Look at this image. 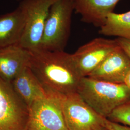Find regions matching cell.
<instances>
[{
	"label": "cell",
	"mask_w": 130,
	"mask_h": 130,
	"mask_svg": "<svg viewBox=\"0 0 130 130\" xmlns=\"http://www.w3.org/2000/svg\"><path fill=\"white\" fill-rule=\"evenodd\" d=\"M74 11V0H57L52 5L39 49L49 51H64L70 35Z\"/></svg>",
	"instance_id": "3"
},
{
	"label": "cell",
	"mask_w": 130,
	"mask_h": 130,
	"mask_svg": "<svg viewBox=\"0 0 130 130\" xmlns=\"http://www.w3.org/2000/svg\"><path fill=\"white\" fill-rule=\"evenodd\" d=\"M28 107L11 83L0 78V130H26Z\"/></svg>",
	"instance_id": "6"
},
{
	"label": "cell",
	"mask_w": 130,
	"mask_h": 130,
	"mask_svg": "<svg viewBox=\"0 0 130 130\" xmlns=\"http://www.w3.org/2000/svg\"><path fill=\"white\" fill-rule=\"evenodd\" d=\"M57 0H21L26 17L23 33L18 44L29 51L39 49L50 8Z\"/></svg>",
	"instance_id": "5"
},
{
	"label": "cell",
	"mask_w": 130,
	"mask_h": 130,
	"mask_svg": "<svg viewBox=\"0 0 130 130\" xmlns=\"http://www.w3.org/2000/svg\"><path fill=\"white\" fill-rule=\"evenodd\" d=\"M99 28V33L103 35L130 39V11L123 14L110 13Z\"/></svg>",
	"instance_id": "14"
},
{
	"label": "cell",
	"mask_w": 130,
	"mask_h": 130,
	"mask_svg": "<svg viewBox=\"0 0 130 130\" xmlns=\"http://www.w3.org/2000/svg\"><path fill=\"white\" fill-rule=\"evenodd\" d=\"M124 84L130 89V70L126 76Z\"/></svg>",
	"instance_id": "18"
},
{
	"label": "cell",
	"mask_w": 130,
	"mask_h": 130,
	"mask_svg": "<svg viewBox=\"0 0 130 130\" xmlns=\"http://www.w3.org/2000/svg\"><path fill=\"white\" fill-rule=\"evenodd\" d=\"M130 70V58L119 45L88 76L115 84H124Z\"/></svg>",
	"instance_id": "9"
},
{
	"label": "cell",
	"mask_w": 130,
	"mask_h": 130,
	"mask_svg": "<svg viewBox=\"0 0 130 130\" xmlns=\"http://www.w3.org/2000/svg\"><path fill=\"white\" fill-rule=\"evenodd\" d=\"M107 119L116 123L130 126V99L117 107Z\"/></svg>",
	"instance_id": "15"
},
{
	"label": "cell",
	"mask_w": 130,
	"mask_h": 130,
	"mask_svg": "<svg viewBox=\"0 0 130 130\" xmlns=\"http://www.w3.org/2000/svg\"><path fill=\"white\" fill-rule=\"evenodd\" d=\"M28 107L26 130H69L62 107V96L52 93Z\"/></svg>",
	"instance_id": "4"
},
{
	"label": "cell",
	"mask_w": 130,
	"mask_h": 130,
	"mask_svg": "<svg viewBox=\"0 0 130 130\" xmlns=\"http://www.w3.org/2000/svg\"><path fill=\"white\" fill-rule=\"evenodd\" d=\"M30 52L29 67L47 93L61 96L77 93L83 77L72 54L40 49Z\"/></svg>",
	"instance_id": "1"
},
{
	"label": "cell",
	"mask_w": 130,
	"mask_h": 130,
	"mask_svg": "<svg viewBox=\"0 0 130 130\" xmlns=\"http://www.w3.org/2000/svg\"><path fill=\"white\" fill-rule=\"evenodd\" d=\"M118 46L115 39L99 37L93 39L79 47L72 56L82 76H88Z\"/></svg>",
	"instance_id": "8"
},
{
	"label": "cell",
	"mask_w": 130,
	"mask_h": 130,
	"mask_svg": "<svg viewBox=\"0 0 130 130\" xmlns=\"http://www.w3.org/2000/svg\"><path fill=\"white\" fill-rule=\"evenodd\" d=\"M25 22V14L20 5L13 11L0 15V48L18 44Z\"/></svg>",
	"instance_id": "13"
},
{
	"label": "cell",
	"mask_w": 130,
	"mask_h": 130,
	"mask_svg": "<svg viewBox=\"0 0 130 130\" xmlns=\"http://www.w3.org/2000/svg\"><path fill=\"white\" fill-rule=\"evenodd\" d=\"M120 1L75 0V12L80 15L83 22L100 28Z\"/></svg>",
	"instance_id": "11"
},
{
	"label": "cell",
	"mask_w": 130,
	"mask_h": 130,
	"mask_svg": "<svg viewBox=\"0 0 130 130\" xmlns=\"http://www.w3.org/2000/svg\"><path fill=\"white\" fill-rule=\"evenodd\" d=\"M18 1H21V0H18ZM74 1H75V0H74Z\"/></svg>",
	"instance_id": "20"
},
{
	"label": "cell",
	"mask_w": 130,
	"mask_h": 130,
	"mask_svg": "<svg viewBox=\"0 0 130 130\" xmlns=\"http://www.w3.org/2000/svg\"><path fill=\"white\" fill-rule=\"evenodd\" d=\"M11 84L15 93L28 107L47 94L29 66L19 72Z\"/></svg>",
	"instance_id": "12"
},
{
	"label": "cell",
	"mask_w": 130,
	"mask_h": 130,
	"mask_svg": "<svg viewBox=\"0 0 130 130\" xmlns=\"http://www.w3.org/2000/svg\"><path fill=\"white\" fill-rule=\"evenodd\" d=\"M97 130H108V129H107L106 128H105V127H101V128H99V129H98Z\"/></svg>",
	"instance_id": "19"
},
{
	"label": "cell",
	"mask_w": 130,
	"mask_h": 130,
	"mask_svg": "<svg viewBox=\"0 0 130 130\" xmlns=\"http://www.w3.org/2000/svg\"><path fill=\"white\" fill-rule=\"evenodd\" d=\"M77 93L95 111L107 119L117 107L130 99V89L125 84L88 77L82 78Z\"/></svg>",
	"instance_id": "2"
},
{
	"label": "cell",
	"mask_w": 130,
	"mask_h": 130,
	"mask_svg": "<svg viewBox=\"0 0 130 130\" xmlns=\"http://www.w3.org/2000/svg\"><path fill=\"white\" fill-rule=\"evenodd\" d=\"M104 127L108 130H130V127L120 124L119 123L105 119Z\"/></svg>",
	"instance_id": "16"
},
{
	"label": "cell",
	"mask_w": 130,
	"mask_h": 130,
	"mask_svg": "<svg viewBox=\"0 0 130 130\" xmlns=\"http://www.w3.org/2000/svg\"><path fill=\"white\" fill-rule=\"evenodd\" d=\"M115 40L119 45L125 51L130 58V39L117 38Z\"/></svg>",
	"instance_id": "17"
},
{
	"label": "cell",
	"mask_w": 130,
	"mask_h": 130,
	"mask_svg": "<svg viewBox=\"0 0 130 130\" xmlns=\"http://www.w3.org/2000/svg\"><path fill=\"white\" fill-rule=\"evenodd\" d=\"M30 52L14 44L0 48V78L11 83L19 72L29 65Z\"/></svg>",
	"instance_id": "10"
},
{
	"label": "cell",
	"mask_w": 130,
	"mask_h": 130,
	"mask_svg": "<svg viewBox=\"0 0 130 130\" xmlns=\"http://www.w3.org/2000/svg\"><path fill=\"white\" fill-rule=\"evenodd\" d=\"M62 107L69 130H97L104 127L105 118L95 111L78 93L62 96Z\"/></svg>",
	"instance_id": "7"
}]
</instances>
